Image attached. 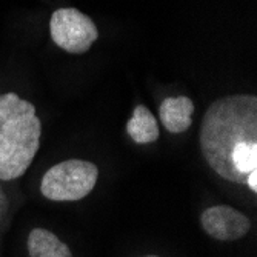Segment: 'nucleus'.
Returning <instances> with one entry per match:
<instances>
[{"mask_svg": "<svg viewBox=\"0 0 257 257\" xmlns=\"http://www.w3.org/2000/svg\"><path fill=\"white\" fill-rule=\"evenodd\" d=\"M199 142L220 177L245 185L257 170V97L234 94L216 100L203 115Z\"/></svg>", "mask_w": 257, "mask_h": 257, "instance_id": "obj_1", "label": "nucleus"}, {"mask_svg": "<svg viewBox=\"0 0 257 257\" xmlns=\"http://www.w3.org/2000/svg\"><path fill=\"white\" fill-rule=\"evenodd\" d=\"M42 123L31 102L16 92L0 94V180L27 173L40 147Z\"/></svg>", "mask_w": 257, "mask_h": 257, "instance_id": "obj_2", "label": "nucleus"}, {"mask_svg": "<svg viewBox=\"0 0 257 257\" xmlns=\"http://www.w3.org/2000/svg\"><path fill=\"white\" fill-rule=\"evenodd\" d=\"M99 168L94 163L69 159L51 167L45 173L40 191L54 202H76L86 197L97 183Z\"/></svg>", "mask_w": 257, "mask_h": 257, "instance_id": "obj_3", "label": "nucleus"}, {"mask_svg": "<svg viewBox=\"0 0 257 257\" xmlns=\"http://www.w3.org/2000/svg\"><path fill=\"white\" fill-rule=\"evenodd\" d=\"M50 34L59 48L71 54L86 53L99 37L96 23L76 8H59L51 14Z\"/></svg>", "mask_w": 257, "mask_h": 257, "instance_id": "obj_4", "label": "nucleus"}, {"mask_svg": "<svg viewBox=\"0 0 257 257\" xmlns=\"http://www.w3.org/2000/svg\"><path fill=\"white\" fill-rule=\"evenodd\" d=\"M202 226L216 240L232 242L245 237L249 231V219L228 205H216L202 213Z\"/></svg>", "mask_w": 257, "mask_h": 257, "instance_id": "obj_5", "label": "nucleus"}, {"mask_svg": "<svg viewBox=\"0 0 257 257\" xmlns=\"http://www.w3.org/2000/svg\"><path fill=\"white\" fill-rule=\"evenodd\" d=\"M194 103L190 97H167L160 103L159 117L167 131L170 133H183L193 123Z\"/></svg>", "mask_w": 257, "mask_h": 257, "instance_id": "obj_6", "label": "nucleus"}, {"mask_svg": "<svg viewBox=\"0 0 257 257\" xmlns=\"http://www.w3.org/2000/svg\"><path fill=\"white\" fill-rule=\"evenodd\" d=\"M30 257H73L69 249L51 231L36 228L28 236Z\"/></svg>", "mask_w": 257, "mask_h": 257, "instance_id": "obj_7", "label": "nucleus"}, {"mask_svg": "<svg viewBox=\"0 0 257 257\" xmlns=\"http://www.w3.org/2000/svg\"><path fill=\"white\" fill-rule=\"evenodd\" d=\"M126 131L136 144H151L159 137V125L148 108L137 105L126 125Z\"/></svg>", "mask_w": 257, "mask_h": 257, "instance_id": "obj_8", "label": "nucleus"}, {"mask_svg": "<svg viewBox=\"0 0 257 257\" xmlns=\"http://www.w3.org/2000/svg\"><path fill=\"white\" fill-rule=\"evenodd\" d=\"M245 185H248L249 186V190L251 191H257V170H254V171H251L249 174H248V177H246V183Z\"/></svg>", "mask_w": 257, "mask_h": 257, "instance_id": "obj_9", "label": "nucleus"}, {"mask_svg": "<svg viewBox=\"0 0 257 257\" xmlns=\"http://www.w3.org/2000/svg\"><path fill=\"white\" fill-rule=\"evenodd\" d=\"M145 257H157V255H145Z\"/></svg>", "mask_w": 257, "mask_h": 257, "instance_id": "obj_10", "label": "nucleus"}]
</instances>
